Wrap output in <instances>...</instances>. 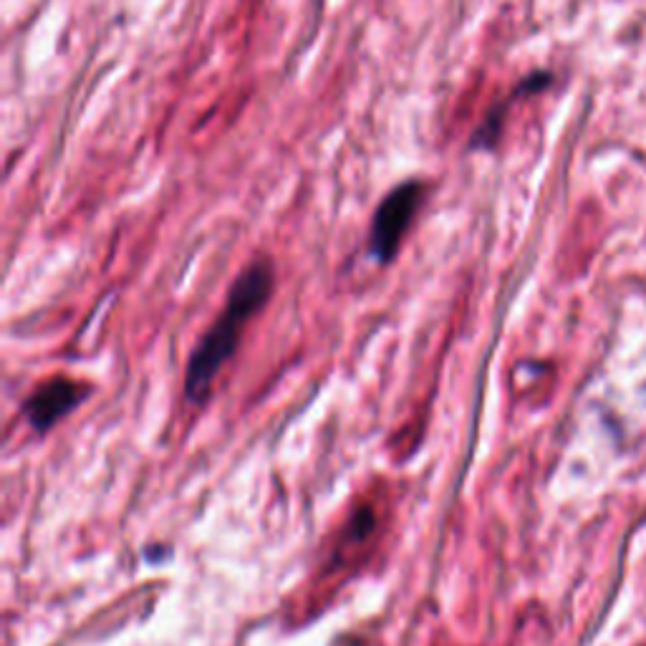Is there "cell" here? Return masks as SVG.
Segmentation results:
<instances>
[{"instance_id":"5b68a950","label":"cell","mask_w":646,"mask_h":646,"mask_svg":"<svg viewBox=\"0 0 646 646\" xmlns=\"http://www.w3.org/2000/svg\"><path fill=\"white\" fill-rule=\"evenodd\" d=\"M374 530H377V510L374 505L369 503H361L359 508H356L349 520H346V528L342 538H338V545H336V553H334V561H331L328 568H338L342 563H346L349 558V553L354 549H361V545H367L371 538H374Z\"/></svg>"},{"instance_id":"7a4b0ae2","label":"cell","mask_w":646,"mask_h":646,"mask_svg":"<svg viewBox=\"0 0 646 646\" xmlns=\"http://www.w3.org/2000/svg\"><path fill=\"white\" fill-rule=\"evenodd\" d=\"M425 197L427 182L417 177L400 182L382 197L369 228V255L379 265H389L396 258Z\"/></svg>"},{"instance_id":"6da1fadb","label":"cell","mask_w":646,"mask_h":646,"mask_svg":"<svg viewBox=\"0 0 646 646\" xmlns=\"http://www.w3.org/2000/svg\"><path fill=\"white\" fill-rule=\"evenodd\" d=\"M273 288H276V265L270 258H255L251 265H245L230 286L226 309L205 331L200 344L195 346L185 369V394L189 402L203 404L212 392V384L222 367L233 359L240 338L247 323H251L270 301Z\"/></svg>"},{"instance_id":"3957f363","label":"cell","mask_w":646,"mask_h":646,"mask_svg":"<svg viewBox=\"0 0 646 646\" xmlns=\"http://www.w3.org/2000/svg\"><path fill=\"white\" fill-rule=\"evenodd\" d=\"M86 392L89 387L84 382L69 377H54L38 389H33V394L23 404V417L36 432L44 435L54 425H59L66 414L77 409L89 396Z\"/></svg>"},{"instance_id":"277c9868","label":"cell","mask_w":646,"mask_h":646,"mask_svg":"<svg viewBox=\"0 0 646 646\" xmlns=\"http://www.w3.org/2000/svg\"><path fill=\"white\" fill-rule=\"evenodd\" d=\"M551 81H553L551 71H533V73H528L526 79H520V84L510 91V96L500 99L498 104L491 106V112H487L483 122L477 124V129L470 135L468 152H493V149L500 145L505 119H508L512 104L520 102V99H526V96L538 94V91L549 89Z\"/></svg>"}]
</instances>
